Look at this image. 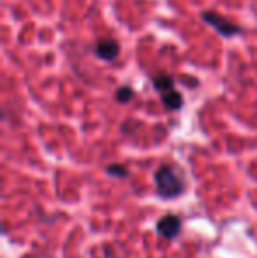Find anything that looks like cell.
<instances>
[{
    "label": "cell",
    "instance_id": "cell-3",
    "mask_svg": "<svg viewBox=\"0 0 257 258\" xmlns=\"http://www.w3.org/2000/svg\"><path fill=\"white\" fill-rule=\"evenodd\" d=\"M182 232V220L175 214H166L157 221V234L164 239H175Z\"/></svg>",
    "mask_w": 257,
    "mask_h": 258
},
{
    "label": "cell",
    "instance_id": "cell-1",
    "mask_svg": "<svg viewBox=\"0 0 257 258\" xmlns=\"http://www.w3.org/2000/svg\"><path fill=\"white\" fill-rule=\"evenodd\" d=\"M155 190L161 199H176L185 190L182 174L173 165H162L155 172Z\"/></svg>",
    "mask_w": 257,
    "mask_h": 258
},
{
    "label": "cell",
    "instance_id": "cell-7",
    "mask_svg": "<svg viewBox=\"0 0 257 258\" xmlns=\"http://www.w3.org/2000/svg\"><path fill=\"white\" fill-rule=\"evenodd\" d=\"M132 97H134V90L130 86H120L117 90V93H115V99L120 104H127L129 100H132Z\"/></svg>",
    "mask_w": 257,
    "mask_h": 258
},
{
    "label": "cell",
    "instance_id": "cell-5",
    "mask_svg": "<svg viewBox=\"0 0 257 258\" xmlns=\"http://www.w3.org/2000/svg\"><path fill=\"white\" fill-rule=\"evenodd\" d=\"M162 104H164V107L169 109V111H178L183 104V99L176 90H171V92H168V93H162Z\"/></svg>",
    "mask_w": 257,
    "mask_h": 258
},
{
    "label": "cell",
    "instance_id": "cell-8",
    "mask_svg": "<svg viewBox=\"0 0 257 258\" xmlns=\"http://www.w3.org/2000/svg\"><path fill=\"white\" fill-rule=\"evenodd\" d=\"M106 172L110 174V176H115V177H127L129 170L125 165H108Z\"/></svg>",
    "mask_w": 257,
    "mask_h": 258
},
{
    "label": "cell",
    "instance_id": "cell-4",
    "mask_svg": "<svg viewBox=\"0 0 257 258\" xmlns=\"http://www.w3.org/2000/svg\"><path fill=\"white\" fill-rule=\"evenodd\" d=\"M93 53L100 58V60H115L120 53V44H118L117 39H110V37H104L99 39L93 46Z\"/></svg>",
    "mask_w": 257,
    "mask_h": 258
},
{
    "label": "cell",
    "instance_id": "cell-6",
    "mask_svg": "<svg viewBox=\"0 0 257 258\" xmlns=\"http://www.w3.org/2000/svg\"><path fill=\"white\" fill-rule=\"evenodd\" d=\"M153 88L161 93H168L171 90H175V81H173L171 76L168 74H161L153 78Z\"/></svg>",
    "mask_w": 257,
    "mask_h": 258
},
{
    "label": "cell",
    "instance_id": "cell-2",
    "mask_svg": "<svg viewBox=\"0 0 257 258\" xmlns=\"http://www.w3.org/2000/svg\"><path fill=\"white\" fill-rule=\"evenodd\" d=\"M202 20L208 25H212V27L215 28L220 35H224V37H231V35H236L241 32V28L238 27V25L231 23L229 20H226V18L220 16V14L213 13V11H204V13H202Z\"/></svg>",
    "mask_w": 257,
    "mask_h": 258
}]
</instances>
